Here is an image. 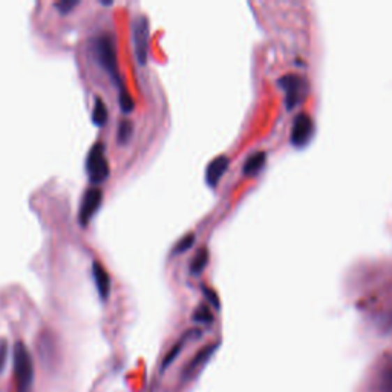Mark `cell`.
Segmentation results:
<instances>
[{
    "instance_id": "cell-1",
    "label": "cell",
    "mask_w": 392,
    "mask_h": 392,
    "mask_svg": "<svg viewBox=\"0 0 392 392\" xmlns=\"http://www.w3.org/2000/svg\"><path fill=\"white\" fill-rule=\"evenodd\" d=\"M13 372L17 392H33L34 388V362L28 347L23 342L14 345Z\"/></svg>"
},
{
    "instance_id": "cell-2",
    "label": "cell",
    "mask_w": 392,
    "mask_h": 392,
    "mask_svg": "<svg viewBox=\"0 0 392 392\" xmlns=\"http://www.w3.org/2000/svg\"><path fill=\"white\" fill-rule=\"evenodd\" d=\"M93 56H96L97 63L119 84V88L123 86L119 74V61H116V45L112 34H100L93 40Z\"/></svg>"
},
{
    "instance_id": "cell-3",
    "label": "cell",
    "mask_w": 392,
    "mask_h": 392,
    "mask_svg": "<svg viewBox=\"0 0 392 392\" xmlns=\"http://www.w3.org/2000/svg\"><path fill=\"white\" fill-rule=\"evenodd\" d=\"M86 172H88V178L91 184H101L109 178V161L105 155V144L96 143L88 153L86 158Z\"/></svg>"
},
{
    "instance_id": "cell-4",
    "label": "cell",
    "mask_w": 392,
    "mask_h": 392,
    "mask_svg": "<svg viewBox=\"0 0 392 392\" xmlns=\"http://www.w3.org/2000/svg\"><path fill=\"white\" fill-rule=\"evenodd\" d=\"M149 34H151L149 19L143 14L137 15L132 22V42H133V52H135L137 61L141 66H144L147 63Z\"/></svg>"
},
{
    "instance_id": "cell-5",
    "label": "cell",
    "mask_w": 392,
    "mask_h": 392,
    "mask_svg": "<svg viewBox=\"0 0 392 392\" xmlns=\"http://www.w3.org/2000/svg\"><path fill=\"white\" fill-rule=\"evenodd\" d=\"M101 202H103V190L98 187H91L86 190L80 202V210H78V224L82 227L88 225L92 216L98 211Z\"/></svg>"
},
{
    "instance_id": "cell-6",
    "label": "cell",
    "mask_w": 392,
    "mask_h": 392,
    "mask_svg": "<svg viewBox=\"0 0 392 392\" xmlns=\"http://www.w3.org/2000/svg\"><path fill=\"white\" fill-rule=\"evenodd\" d=\"M279 83L282 86V89H284V92H285L287 107L293 109L294 106H297V103H299L303 96V91H305L303 78L296 74H288V75L282 77Z\"/></svg>"
},
{
    "instance_id": "cell-7",
    "label": "cell",
    "mask_w": 392,
    "mask_h": 392,
    "mask_svg": "<svg viewBox=\"0 0 392 392\" xmlns=\"http://www.w3.org/2000/svg\"><path fill=\"white\" fill-rule=\"evenodd\" d=\"M312 120L307 114L296 115L292 128V143L296 147H303L308 143L312 135Z\"/></svg>"
},
{
    "instance_id": "cell-8",
    "label": "cell",
    "mask_w": 392,
    "mask_h": 392,
    "mask_svg": "<svg viewBox=\"0 0 392 392\" xmlns=\"http://www.w3.org/2000/svg\"><path fill=\"white\" fill-rule=\"evenodd\" d=\"M229 163L230 161H229V158H227L225 155L216 156L215 160H211V163L209 164L207 170H206V183L210 187H216L218 186L219 179L224 176L227 169H229Z\"/></svg>"
},
{
    "instance_id": "cell-9",
    "label": "cell",
    "mask_w": 392,
    "mask_h": 392,
    "mask_svg": "<svg viewBox=\"0 0 392 392\" xmlns=\"http://www.w3.org/2000/svg\"><path fill=\"white\" fill-rule=\"evenodd\" d=\"M92 274L101 301H107L109 294H111V276H109V273L106 271L105 266L98 261L92 264Z\"/></svg>"
},
{
    "instance_id": "cell-10",
    "label": "cell",
    "mask_w": 392,
    "mask_h": 392,
    "mask_svg": "<svg viewBox=\"0 0 392 392\" xmlns=\"http://www.w3.org/2000/svg\"><path fill=\"white\" fill-rule=\"evenodd\" d=\"M199 336H201L199 329H189V331L184 333L181 339H179V342H176V343H175V347L167 352V356H166V357H164V360H163V370H166V368H169L172 363L175 362V359H176L179 354H181V351L184 349L187 342L192 340V339H198Z\"/></svg>"
},
{
    "instance_id": "cell-11",
    "label": "cell",
    "mask_w": 392,
    "mask_h": 392,
    "mask_svg": "<svg viewBox=\"0 0 392 392\" xmlns=\"http://www.w3.org/2000/svg\"><path fill=\"white\" fill-rule=\"evenodd\" d=\"M265 158H266L265 152H255L253 155H250L244 164V175L253 176L256 174H259V170L265 164Z\"/></svg>"
},
{
    "instance_id": "cell-12",
    "label": "cell",
    "mask_w": 392,
    "mask_h": 392,
    "mask_svg": "<svg viewBox=\"0 0 392 392\" xmlns=\"http://www.w3.org/2000/svg\"><path fill=\"white\" fill-rule=\"evenodd\" d=\"M215 349H216L215 345H210V347L201 349V351L198 352V354H196V356L193 357V360H192V362L189 363V366L186 368V371H184V375H186V377H189V375H192V372H193V371H196L201 365L206 363L207 360L210 359V356L213 354V351H215Z\"/></svg>"
},
{
    "instance_id": "cell-13",
    "label": "cell",
    "mask_w": 392,
    "mask_h": 392,
    "mask_svg": "<svg viewBox=\"0 0 392 392\" xmlns=\"http://www.w3.org/2000/svg\"><path fill=\"white\" fill-rule=\"evenodd\" d=\"M92 121L97 124L98 128L105 126L107 121V107L105 105V101L100 97H96L93 101V111H92Z\"/></svg>"
},
{
    "instance_id": "cell-14",
    "label": "cell",
    "mask_w": 392,
    "mask_h": 392,
    "mask_svg": "<svg viewBox=\"0 0 392 392\" xmlns=\"http://www.w3.org/2000/svg\"><path fill=\"white\" fill-rule=\"evenodd\" d=\"M209 264V250L207 248H201L198 253L195 255L193 261L190 262V271L193 274H199L204 271Z\"/></svg>"
},
{
    "instance_id": "cell-15",
    "label": "cell",
    "mask_w": 392,
    "mask_h": 392,
    "mask_svg": "<svg viewBox=\"0 0 392 392\" xmlns=\"http://www.w3.org/2000/svg\"><path fill=\"white\" fill-rule=\"evenodd\" d=\"M119 101H120V107L124 114H129L133 111L135 107V101H133L132 96L129 93V91L126 89V86H120L119 88Z\"/></svg>"
},
{
    "instance_id": "cell-16",
    "label": "cell",
    "mask_w": 392,
    "mask_h": 392,
    "mask_svg": "<svg viewBox=\"0 0 392 392\" xmlns=\"http://www.w3.org/2000/svg\"><path fill=\"white\" fill-rule=\"evenodd\" d=\"M133 133V124L128 120H123L120 123L119 129H116V138H119V143L120 144H126L129 143V140Z\"/></svg>"
},
{
    "instance_id": "cell-17",
    "label": "cell",
    "mask_w": 392,
    "mask_h": 392,
    "mask_svg": "<svg viewBox=\"0 0 392 392\" xmlns=\"http://www.w3.org/2000/svg\"><path fill=\"white\" fill-rule=\"evenodd\" d=\"M193 320L199 324H211L213 322V312H211L210 308L206 307V305H201V307L195 310Z\"/></svg>"
},
{
    "instance_id": "cell-18",
    "label": "cell",
    "mask_w": 392,
    "mask_h": 392,
    "mask_svg": "<svg viewBox=\"0 0 392 392\" xmlns=\"http://www.w3.org/2000/svg\"><path fill=\"white\" fill-rule=\"evenodd\" d=\"M195 239H196L195 233H187L183 239H179V241L176 242V246H175V248H174V255H176V253H184V252H187V250H189V248H192V246L195 244Z\"/></svg>"
},
{
    "instance_id": "cell-19",
    "label": "cell",
    "mask_w": 392,
    "mask_h": 392,
    "mask_svg": "<svg viewBox=\"0 0 392 392\" xmlns=\"http://www.w3.org/2000/svg\"><path fill=\"white\" fill-rule=\"evenodd\" d=\"M380 388H382V392H392V366L386 368V370L383 371L382 380H380Z\"/></svg>"
},
{
    "instance_id": "cell-20",
    "label": "cell",
    "mask_w": 392,
    "mask_h": 392,
    "mask_svg": "<svg viewBox=\"0 0 392 392\" xmlns=\"http://www.w3.org/2000/svg\"><path fill=\"white\" fill-rule=\"evenodd\" d=\"M8 360V342L0 337V374L5 371Z\"/></svg>"
},
{
    "instance_id": "cell-21",
    "label": "cell",
    "mask_w": 392,
    "mask_h": 392,
    "mask_svg": "<svg viewBox=\"0 0 392 392\" xmlns=\"http://www.w3.org/2000/svg\"><path fill=\"white\" fill-rule=\"evenodd\" d=\"M78 5V0H61V2L56 3V8L60 11V14H68L74 10Z\"/></svg>"
},
{
    "instance_id": "cell-22",
    "label": "cell",
    "mask_w": 392,
    "mask_h": 392,
    "mask_svg": "<svg viewBox=\"0 0 392 392\" xmlns=\"http://www.w3.org/2000/svg\"><path fill=\"white\" fill-rule=\"evenodd\" d=\"M202 292H204V294H206L207 299L215 305V308H219V299H218V296H216L213 289H210L207 287H202Z\"/></svg>"
},
{
    "instance_id": "cell-23",
    "label": "cell",
    "mask_w": 392,
    "mask_h": 392,
    "mask_svg": "<svg viewBox=\"0 0 392 392\" xmlns=\"http://www.w3.org/2000/svg\"><path fill=\"white\" fill-rule=\"evenodd\" d=\"M100 3H101V5H106V6H111V5H114L112 2H105V0H101Z\"/></svg>"
}]
</instances>
